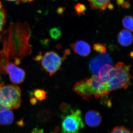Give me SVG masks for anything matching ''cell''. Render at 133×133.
<instances>
[{
	"instance_id": "1",
	"label": "cell",
	"mask_w": 133,
	"mask_h": 133,
	"mask_svg": "<svg viewBox=\"0 0 133 133\" xmlns=\"http://www.w3.org/2000/svg\"><path fill=\"white\" fill-rule=\"evenodd\" d=\"M131 65L118 62L113 66L108 74L106 81L109 92L120 89H127L129 86L133 76L130 73Z\"/></svg>"
},
{
	"instance_id": "2",
	"label": "cell",
	"mask_w": 133,
	"mask_h": 133,
	"mask_svg": "<svg viewBox=\"0 0 133 133\" xmlns=\"http://www.w3.org/2000/svg\"><path fill=\"white\" fill-rule=\"evenodd\" d=\"M21 91L16 85L0 84V111L4 109H16L21 104Z\"/></svg>"
},
{
	"instance_id": "3",
	"label": "cell",
	"mask_w": 133,
	"mask_h": 133,
	"mask_svg": "<svg viewBox=\"0 0 133 133\" xmlns=\"http://www.w3.org/2000/svg\"><path fill=\"white\" fill-rule=\"evenodd\" d=\"M79 109H71L62 116V133H79L85 127Z\"/></svg>"
},
{
	"instance_id": "4",
	"label": "cell",
	"mask_w": 133,
	"mask_h": 133,
	"mask_svg": "<svg viewBox=\"0 0 133 133\" xmlns=\"http://www.w3.org/2000/svg\"><path fill=\"white\" fill-rule=\"evenodd\" d=\"M42 59V66L50 76L60 69L63 61L59 55L53 51L46 52Z\"/></svg>"
},
{
	"instance_id": "5",
	"label": "cell",
	"mask_w": 133,
	"mask_h": 133,
	"mask_svg": "<svg viewBox=\"0 0 133 133\" xmlns=\"http://www.w3.org/2000/svg\"><path fill=\"white\" fill-rule=\"evenodd\" d=\"M5 64L3 72L9 74L11 82L16 84L23 82L26 77V73L24 70L8 61H7Z\"/></svg>"
},
{
	"instance_id": "6",
	"label": "cell",
	"mask_w": 133,
	"mask_h": 133,
	"mask_svg": "<svg viewBox=\"0 0 133 133\" xmlns=\"http://www.w3.org/2000/svg\"><path fill=\"white\" fill-rule=\"evenodd\" d=\"M106 64H113L111 58L106 52L93 58L89 63V68L93 74L97 76L100 68Z\"/></svg>"
},
{
	"instance_id": "7",
	"label": "cell",
	"mask_w": 133,
	"mask_h": 133,
	"mask_svg": "<svg viewBox=\"0 0 133 133\" xmlns=\"http://www.w3.org/2000/svg\"><path fill=\"white\" fill-rule=\"evenodd\" d=\"M72 89L75 92L86 100H90L92 96H94L93 91L88 78L78 81L75 84Z\"/></svg>"
},
{
	"instance_id": "8",
	"label": "cell",
	"mask_w": 133,
	"mask_h": 133,
	"mask_svg": "<svg viewBox=\"0 0 133 133\" xmlns=\"http://www.w3.org/2000/svg\"><path fill=\"white\" fill-rule=\"evenodd\" d=\"M71 46L74 52L81 56L87 57L91 52V47L89 44L83 41H77L72 43Z\"/></svg>"
},
{
	"instance_id": "9",
	"label": "cell",
	"mask_w": 133,
	"mask_h": 133,
	"mask_svg": "<svg viewBox=\"0 0 133 133\" xmlns=\"http://www.w3.org/2000/svg\"><path fill=\"white\" fill-rule=\"evenodd\" d=\"M102 117L100 113L96 110H90L87 112L85 116L86 124L91 127H96L102 121Z\"/></svg>"
},
{
	"instance_id": "10",
	"label": "cell",
	"mask_w": 133,
	"mask_h": 133,
	"mask_svg": "<svg viewBox=\"0 0 133 133\" xmlns=\"http://www.w3.org/2000/svg\"><path fill=\"white\" fill-rule=\"evenodd\" d=\"M117 38L119 43L125 47L131 45L133 42L132 34L127 29H123L120 31Z\"/></svg>"
},
{
	"instance_id": "11",
	"label": "cell",
	"mask_w": 133,
	"mask_h": 133,
	"mask_svg": "<svg viewBox=\"0 0 133 133\" xmlns=\"http://www.w3.org/2000/svg\"><path fill=\"white\" fill-rule=\"evenodd\" d=\"M14 116L11 109H6L0 111V125H7L12 124Z\"/></svg>"
},
{
	"instance_id": "12",
	"label": "cell",
	"mask_w": 133,
	"mask_h": 133,
	"mask_svg": "<svg viewBox=\"0 0 133 133\" xmlns=\"http://www.w3.org/2000/svg\"><path fill=\"white\" fill-rule=\"evenodd\" d=\"M92 9L103 12L106 9L111 0H88Z\"/></svg>"
},
{
	"instance_id": "13",
	"label": "cell",
	"mask_w": 133,
	"mask_h": 133,
	"mask_svg": "<svg viewBox=\"0 0 133 133\" xmlns=\"http://www.w3.org/2000/svg\"><path fill=\"white\" fill-rule=\"evenodd\" d=\"M122 23L126 29L133 32V16H127L124 17L122 20Z\"/></svg>"
},
{
	"instance_id": "14",
	"label": "cell",
	"mask_w": 133,
	"mask_h": 133,
	"mask_svg": "<svg viewBox=\"0 0 133 133\" xmlns=\"http://www.w3.org/2000/svg\"><path fill=\"white\" fill-rule=\"evenodd\" d=\"M112 67L113 65L109 64H106L103 65L100 68L98 72L99 77H106Z\"/></svg>"
},
{
	"instance_id": "15",
	"label": "cell",
	"mask_w": 133,
	"mask_h": 133,
	"mask_svg": "<svg viewBox=\"0 0 133 133\" xmlns=\"http://www.w3.org/2000/svg\"><path fill=\"white\" fill-rule=\"evenodd\" d=\"M62 34V31L59 27L52 28L49 30V35L51 37L55 40L59 38Z\"/></svg>"
},
{
	"instance_id": "16",
	"label": "cell",
	"mask_w": 133,
	"mask_h": 133,
	"mask_svg": "<svg viewBox=\"0 0 133 133\" xmlns=\"http://www.w3.org/2000/svg\"><path fill=\"white\" fill-rule=\"evenodd\" d=\"M47 93V92L44 90L37 89L34 91L33 95L36 99L41 101L45 99Z\"/></svg>"
},
{
	"instance_id": "17",
	"label": "cell",
	"mask_w": 133,
	"mask_h": 133,
	"mask_svg": "<svg viewBox=\"0 0 133 133\" xmlns=\"http://www.w3.org/2000/svg\"><path fill=\"white\" fill-rule=\"evenodd\" d=\"M74 9L79 16L85 15V12L86 10V7L84 4L78 3L74 6Z\"/></svg>"
},
{
	"instance_id": "18",
	"label": "cell",
	"mask_w": 133,
	"mask_h": 133,
	"mask_svg": "<svg viewBox=\"0 0 133 133\" xmlns=\"http://www.w3.org/2000/svg\"><path fill=\"white\" fill-rule=\"evenodd\" d=\"M94 49L95 51L99 52L101 54L106 52L107 48L106 44L102 43H96L94 45Z\"/></svg>"
},
{
	"instance_id": "19",
	"label": "cell",
	"mask_w": 133,
	"mask_h": 133,
	"mask_svg": "<svg viewBox=\"0 0 133 133\" xmlns=\"http://www.w3.org/2000/svg\"><path fill=\"white\" fill-rule=\"evenodd\" d=\"M6 12L3 9L0 10V33L2 31L6 21ZM1 38V36H0Z\"/></svg>"
},
{
	"instance_id": "20",
	"label": "cell",
	"mask_w": 133,
	"mask_h": 133,
	"mask_svg": "<svg viewBox=\"0 0 133 133\" xmlns=\"http://www.w3.org/2000/svg\"><path fill=\"white\" fill-rule=\"evenodd\" d=\"M110 133H131L130 131L123 126L114 128Z\"/></svg>"
},
{
	"instance_id": "21",
	"label": "cell",
	"mask_w": 133,
	"mask_h": 133,
	"mask_svg": "<svg viewBox=\"0 0 133 133\" xmlns=\"http://www.w3.org/2000/svg\"><path fill=\"white\" fill-rule=\"evenodd\" d=\"M60 109L63 112L66 114L69 113L71 109L70 105L66 103H63L60 105Z\"/></svg>"
},
{
	"instance_id": "22",
	"label": "cell",
	"mask_w": 133,
	"mask_h": 133,
	"mask_svg": "<svg viewBox=\"0 0 133 133\" xmlns=\"http://www.w3.org/2000/svg\"><path fill=\"white\" fill-rule=\"evenodd\" d=\"M116 3L119 6H121L124 8H128L130 6L129 2L125 0H116Z\"/></svg>"
},
{
	"instance_id": "23",
	"label": "cell",
	"mask_w": 133,
	"mask_h": 133,
	"mask_svg": "<svg viewBox=\"0 0 133 133\" xmlns=\"http://www.w3.org/2000/svg\"><path fill=\"white\" fill-rule=\"evenodd\" d=\"M31 133H44V131L42 129L35 128L33 129Z\"/></svg>"
},
{
	"instance_id": "24",
	"label": "cell",
	"mask_w": 133,
	"mask_h": 133,
	"mask_svg": "<svg viewBox=\"0 0 133 133\" xmlns=\"http://www.w3.org/2000/svg\"><path fill=\"white\" fill-rule=\"evenodd\" d=\"M65 9V8L59 7L58 8L57 12L58 14H62L64 12Z\"/></svg>"
},
{
	"instance_id": "25",
	"label": "cell",
	"mask_w": 133,
	"mask_h": 133,
	"mask_svg": "<svg viewBox=\"0 0 133 133\" xmlns=\"http://www.w3.org/2000/svg\"><path fill=\"white\" fill-rule=\"evenodd\" d=\"M30 102L31 104L34 105L36 104L37 100L35 98H32L30 100Z\"/></svg>"
},
{
	"instance_id": "26",
	"label": "cell",
	"mask_w": 133,
	"mask_h": 133,
	"mask_svg": "<svg viewBox=\"0 0 133 133\" xmlns=\"http://www.w3.org/2000/svg\"><path fill=\"white\" fill-rule=\"evenodd\" d=\"M107 8L109 9H113L114 6L112 4L110 3L108 5Z\"/></svg>"
},
{
	"instance_id": "27",
	"label": "cell",
	"mask_w": 133,
	"mask_h": 133,
	"mask_svg": "<svg viewBox=\"0 0 133 133\" xmlns=\"http://www.w3.org/2000/svg\"><path fill=\"white\" fill-rule=\"evenodd\" d=\"M7 1H12V2H18L19 1H21L24 2L26 1H28V0H7Z\"/></svg>"
},
{
	"instance_id": "28",
	"label": "cell",
	"mask_w": 133,
	"mask_h": 133,
	"mask_svg": "<svg viewBox=\"0 0 133 133\" xmlns=\"http://www.w3.org/2000/svg\"><path fill=\"white\" fill-rule=\"evenodd\" d=\"M2 8V3L0 2V10Z\"/></svg>"
},
{
	"instance_id": "29",
	"label": "cell",
	"mask_w": 133,
	"mask_h": 133,
	"mask_svg": "<svg viewBox=\"0 0 133 133\" xmlns=\"http://www.w3.org/2000/svg\"><path fill=\"white\" fill-rule=\"evenodd\" d=\"M50 133H58L57 132V131H52V132H50Z\"/></svg>"
},
{
	"instance_id": "30",
	"label": "cell",
	"mask_w": 133,
	"mask_h": 133,
	"mask_svg": "<svg viewBox=\"0 0 133 133\" xmlns=\"http://www.w3.org/2000/svg\"><path fill=\"white\" fill-rule=\"evenodd\" d=\"M75 1H77V0H75Z\"/></svg>"
}]
</instances>
